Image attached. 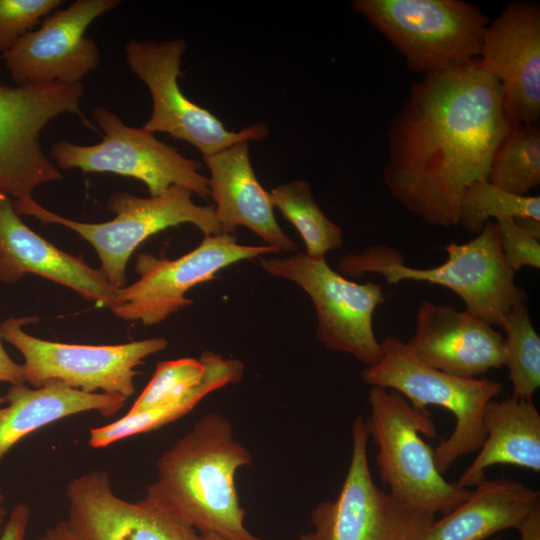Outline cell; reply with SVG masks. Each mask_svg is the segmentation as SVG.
Returning <instances> with one entry per match:
<instances>
[{"mask_svg": "<svg viewBox=\"0 0 540 540\" xmlns=\"http://www.w3.org/2000/svg\"><path fill=\"white\" fill-rule=\"evenodd\" d=\"M269 196L273 207L300 234L305 255L312 259H325L329 251L341 246V228L324 214L306 180L281 184L269 191Z\"/></svg>", "mask_w": 540, "mask_h": 540, "instance_id": "25", "label": "cell"}, {"mask_svg": "<svg viewBox=\"0 0 540 540\" xmlns=\"http://www.w3.org/2000/svg\"><path fill=\"white\" fill-rule=\"evenodd\" d=\"M533 218L540 221V197L507 192L487 179L476 180L464 190L459 221L464 230L479 234L491 219Z\"/></svg>", "mask_w": 540, "mask_h": 540, "instance_id": "28", "label": "cell"}, {"mask_svg": "<svg viewBox=\"0 0 540 540\" xmlns=\"http://www.w3.org/2000/svg\"><path fill=\"white\" fill-rule=\"evenodd\" d=\"M4 500V496L2 494H0V526L4 520V516L6 514V511L5 509L2 508V502Z\"/></svg>", "mask_w": 540, "mask_h": 540, "instance_id": "37", "label": "cell"}, {"mask_svg": "<svg viewBox=\"0 0 540 540\" xmlns=\"http://www.w3.org/2000/svg\"><path fill=\"white\" fill-rule=\"evenodd\" d=\"M192 192L171 186L156 197L142 198L114 193L106 208L115 214L100 223L79 222L42 207L33 198L13 200L19 215L32 216L44 224H58L76 232L96 251L101 270L115 289L126 286V266L136 248L154 234L183 223H190L206 235L223 234L211 205L193 202Z\"/></svg>", "mask_w": 540, "mask_h": 540, "instance_id": "7", "label": "cell"}, {"mask_svg": "<svg viewBox=\"0 0 540 540\" xmlns=\"http://www.w3.org/2000/svg\"><path fill=\"white\" fill-rule=\"evenodd\" d=\"M539 504V492L519 481L485 478L464 502L434 520L423 540H485L516 529Z\"/></svg>", "mask_w": 540, "mask_h": 540, "instance_id": "22", "label": "cell"}, {"mask_svg": "<svg viewBox=\"0 0 540 540\" xmlns=\"http://www.w3.org/2000/svg\"><path fill=\"white\" fill-rule=\"evenodd\" d=\"M380 344V360L360 373L366 384L394 390L418 409L442 407L455 418L453 432L434 449L439 472L443 474L456 460L479 450L485 439L484 407L502 392L501 383L437 370L419 360L393 335H387Z\"/></svg>", "mask_w": 540, "mask_h": 540, "instance_id": "6", "label": "cell"}, {"mask_svg": "<svg viewBox=\"0 0 540 540\" xmlns=\"http://www.w3.org/2000/svg\"><path fill=\"white\" fill-rule=\"evenodd\" d=\"M507 266L516 272L522 267L540 268V237L521 228L513 219L495 222Z\"/></svg>", "mask_w": 540, "mask_h": 540, "instance_id": "31", "label": "cell"}, {"mask_svg": "<svg viewBox=\"0 0 540 540\" xmlns=\"http://www.w3.org/2000/svg\"><path fill=\"white\" fill-rule=\"evenodd\" d=\"M487 180L507 191L527 196L540 184V127L512 126L491 161Z\"/></svg>", "mask_w": 540, "mask_h": 540, "instance_id": "26", "label": "cell"}, {"mask_svg": "<svg viewBox=\"0 0 540 540\" xmlns=\"http://www.w3.org/2000/svg\"><path fill=\"white\" fill-rule=\"evenodd\" d=\"M200 540H223L215 535H201L200 534Z\"/></svg>", "mask_w": 540, "mask_h": 540, "instance_id": "38", "label": "cell"}, {"mask_svg": "<svg viewBox=\"0 0 540 540\" xmlns=\"http://www.w3.org/2000/svg\"><path fill=\"white\" fill-rule=\"evenodd\" d=\"M37 321L36 316L9 317L0 325L2 339L22 354L25 381L34 388L61 383L86 393L116 394L127 399L135 392L136 367L168 345L161 337L117 345L43 340L23 329Z\"/></svg>", "mask_w": 540, "mask_h": 540, "instance_id": "8", "label": "cell"}, {"mask_svg": "<svg viewBox=\"0 0 540 540\" xmlns=\"http://www.w3.org/2000/svg\"><path fill=\"white\" fill-rule=\"evenodd\" d=\"M81 83L11 86L0 82V191L14 200L33 198L40 185L61 179L59 168L44 153L41 132L53 119L82 115Z\"/></svg>", "mask_w": 540, "mask_h": 540, "instance_id": "10", "label": "cell"}, {"mask_svg": "<svg viewBox=\"0 0 540 540\" xmlns=\"http://www.w3.org/2000/svg\"><path fill=\"white\" fill-rule=\"evenodd\" d=\"M62 3V0H0V52L10 50Z\"/></svg>", "mask_w": 540, "mask_h": 540, "instance_id": "30", "label": "cell"}, {"mask_svg": "<svg viewBox=\"0 0 540 540\" xmlns=\"http://www.w3.org/2000/svg\"><path fill=\"white\" fill-rule=\"evenodd\" d=\"M6 403V399L4 396L0 397V405Z\"/></svg>", "mask_w": 540, "mask_h": 540, "instance_id": "39", "label": "cell"}, {"mask_svg": "<svg viewBox=\"0 0 540 540\" xmlns=\"http://www.w3.org/2000/svg\"><path fill=\"white\" fill-rule=\"evenodd\" d=\"M298 540H322L314 531L300 535Z\"/></svg>", "mask_w": 540, "mask_h": 540, "instance_id": "36", "label": "cell"}, {"mask_svg": "<svg viewBox=\"0 0 540 540\" xmlns=\"http://www.w3.org/2000/svg\"><path fill=\"white\" fill-rule=\"evenodd\" d=\"M485 439L457 484L464 488L482 482L494 465H515L540 471V414L533 401L491 399L483 411Z\"/></svg>", "mask_w": 540, "mask_h": 540, "instance_id": "21", "label": "cell"}, {"mask_svg": "<svg viewBox=\"0 0 540 540\" xmlns=\"http://www.w3.org/2000/svg\"><path fill=\"white\" fill-rule=\"evenodd\" d=\"M445 251L443 264L426 269L405 266L401 254L386 246L343 256L338 266L346 276L374 272L389 284L412 280L446 287L462 299L465 310L492 326L501 327L511 308L527 301L526 292L515 283V272L504 260L495 222L488 221L467 243H449Z\"/></svg>", "mask_w": 540, "mask_h": 540, "instance_id": "3", "label": "cell"}, {"mask_svg": "<svg viewBox=\"0 0 540 540\" xmlns=\"http://www.w3.org/2000/svg\"><path fill=\"white\" fill-rule=\"evenodd\" d=\"M370 416L365 422L377 446L375 462L389 493L408 508L432 514L451 512L471 490L448 482L439 472L434 450L420 436L437 437L432 414L413 407L398 392L372 386Z\"/></svg>", "mask_w": 540, "mask_h": 540, "instance_id": "4", "label": "cell"}, {"mask_svg": "<svg viewBox=\"0 0 540 540\" xmlns=\"http://www.w3.org/2000/svg\"><path fill=\"white\" fill-rule=\"evenodd\" d=\"M184 40H131L125 45L131 72L148 88L153 109L143 128L167 133L210 156L242 141H261L269 135L265 123H256L239 132L228 131L210 111L187 98L178 84Z\"/></svg>", "mask_w": 540, "mask_h": 540, "instance_id": "12", "label": "cell"}, {"mask_svg": "<svg viewBox=\"0 0 540 540\" xmlns=\"http://www.w3.org/2000/svg\"><path fill=\"white\" fill-rule=\"evenodd\" d=\"M493 540H505V539H503L502 537H497V538H494Z\"/></svg>", "mask_w": 540, "mask_h": 540, "instance_id": "40", "label": "cell"}, {"mask_svg": "<svg viewBox=\"0 0 540 540\" xmlns=\"http://www.w3.org/2000/svg\"><path fill=\"white\" fill-rule=\"evenodd\" d=\"M281 251L268 245H242L232 234L206 235L190 252L176 259L138 255L135 272L139 278L116 290L113 314L143 325L159 324L171 314L190 305L185 294L193 287L212 280L222 269L262 255Z\"/></svg>", "mask_w": 540, "mask_h": 540, "instance_id": "13", "label": "cell"}, {"mask_svg": "<svg viewBox=\"0 0 540 540\" xmlns=\"http://www.w3.org/2000/svg\"><path fill=\"white\" fill-rule=\"evenodd\" d=\"M36 540H78L69 529L65 520L47 528Z\"/></svg>", "mask_w": 540, "mask_h": 540, "instance_id": "35", "label": "cell"}, {"mask_svg": "<svg viewBox=\"0 0 540 540\" xmlns=\"http://www.w3.org/2000/svg\"><path fill=\"white\" fill-rule=\"evenodd\" d=\"M479 59L499 81L511 124L539 125L540 6L507 4L489 23Z\"/></svg>", "mask_w": 540, "mask_h": 540, "instance_id": "16", "label": "cell"}, {"mask_svg": "<svg viewBox=\"0 0 540 540\" xmlns=\"http://www.w3.org/2000/svg\"><path fill=\"white\" fill-rule=\"evenodd\" d=\"M0 407V460L30 433L62 418L95 411L110 417L120 411L126 398L107 393H86L61 383L30 389L11 385Z\"/></svg>", "mask_w": 540, "mask_h": 540, "instance_id": "23", "label": "cell"}, {"mask_svg": "<svg viewBox=\"0 0 540 540\" xmlns=\"http://www.w3.org/2000/svg\"><path fill=\"white\" fill-rule=\"evenodd\" d=\"M427 365L462 378H477L504 366V336L467 310L422 300L415 331L405 343Z\"/></svg>", "mask_w": 540, "mask_h": 540, "instance_id": "18", "label": "cell"}, {"mask_svg": "<svg viewBox=\"0 0 540 540\" xmlns=\"http://www.w3.org/2000/svg\"><path fill=\"white\" fill-rule=\"evenodd\" d=\"M205 364L199 357L161 361L127 414L134 415L181 399L203 376Z\"/></svg>", "mask_w": 540, "mask_h": 540, "instance_id": "29", "label": "cell"}, {"mask_svg": "<svg viewBox=\"0 0 540 540\" xmlns=\"http://www.w3.org/2000/svg\"><path fill=\"white\" fill-rule=\"evenodd\" d=\"M369 436L363 416L352 425L350 464L335 500L311 512L314 532L322 540H423L435 514L415 511L380 489L368 462Z\"/></svg>", "mask_w": 540, "mask_h": 540, "instance_id": "14", "label": "cell"}, {"mask_svg": "<svg viewBox=\"0 0 540 540\" xmlns=\"http://www.w3.org/2000/svg\"><path fill=\"white\" fill-rule=\"evenodd\" d=\"M352 9L393 44L410 70L423 75L479 59L490 23L463 0H355Z\"/></svg>", "mask_w": 540, "mask_h": 540, "instance_id": "5", "label": "cell"}, {"mask_svg": "<svg viewBox=\"0 0 540 540\" xmlns=\"http://www.w3.org/2000/svg\"><path fill=\"white\" fill-rule=\"evenodd\" d=\"M252 462L230 421L203 415L158 459L157 478L144 499L178 523L223 540H262L245 523L235 474Z\"/></svg>", "mask_w": 540, "mask_h": 540, "instance_id": "2", "label": "cell"}, {"mask_svg": "<svg viewBox=\"0 0 540 540\" xmlns=\"http://www.w3.org/2000/svg\"><path fill=\"white\" fill-rule=\"evenodd\" d=\"M30 514L31 511L27 504H16L4 525L0 540H25Z\"/></svg>", "mask_w": 540, "mask_h": 540, "instance_id": "32", "label": "cell"}, {"mask_svg": "<svg viewBox=\"0 0 540 540\" xmlns=\"http://www.w3.org/2000/svg\"><path fill=\"white\" fill-rule=\"evenodd\" d=\"M0 382L22 385L25 381L23 366L13 361L2 345L0 334Z\"/></svg>", "mask_w": 540, "mask_h": 540, "instance_id": "33", "label": "cell"}, {"mask_svg": "<svg viewBox=\"0 0 540 540\" xmlns=\"http://www.w3.org/2000/svg\"><path fill=\"white\" fill-rule=\"evenodd\" d=\"M200 358L205 364L202 378L179 400L142 413L129 415L89 431V444L103 448L119 440L161 428L191 411L206 395L241 380L244 364L234 358L205 351Z\"/></svg>", "mask_w": 540, "mask_h": 540, "instance_id": "24", "label": "cell"}, {"mask_svg": "<svg viewBox=\"0 0 540 540\" xmlns=\"http://www.w3.org/2000/svg\"><path fill=\"white\" fill-rule=\"evenodd\" d=\"M35 274L76 291L98 307L114 305L116 290L101 269L57 248L20 218L13 200L0 191V282L14 284Z\"/></svg>", "mask_w": 540, "mask_h": 540, "instance_id": "19", "label": "cell"}, {"mask_svg": "<svg viewBox=\"0 0 540 540\" xmlns=\"http://www.w3.org/2000/svg\"><path fill=\"white\" fill-rule=\"evenodd\" d=\"M120 0H77L45 17L39 28L24 35L2 54L19 86L77 84L100 63V50L87 28L115 9Z\"/></svg>", "mask_w": 540, "mask_h": 540, "instance_id": "15", "label": "cell"}, {"mask_svg": "<svg viewBox=\"0 0 540 540\" xmlns=\"http://www.w3.org/2000/svg\"><path fill=\"white\" fill-rule=\"evenodd\" d=\"M260 266L307 293L316 311L317 339L326 348L350 354L366 367L380 360L381 344L372 327L373 313L384 302L378 284L351 281L334 271L325 259H312L305 253L261 258Z\"/></svg>", "mask_w": 540, "mask_h": 540, "instance_id": "11", "label": "cell"}, {"mask_svg": "<svg viewBox=\"0 0 540 540\" xmlns=\"http://www.w3.org/2000/svg\"><path fill=\"white\" fill-rule=\"evenodd\" d=\"M210 171L208 185L214 214L222 233L243 226L266 245L295 254L296 243L281 229L269 191L258 181L249 157V141H242L203 157Z\"/></svg>", "mask_w": 540, "mask_h": 540, "instance_id": "20", "label": "cell"}, {"mask_svg": "<svg viewBox=\"0 0 540 540\" xmlns=\"http://www.w3.org/2000/svg\"><path fill=\"white\" fill-rule=\"evenodd\" d=\"M516 529L520 540H540V504L528 513Z\"/></svg>", "mask_w": 540, "mask_h": 540, "instance_id": "34", "label": "cell"}, {"mask_svg": "<svg viewBox=\"0 0 540 540\" xmlns=\"http://www.w3.org/2000/svg\"><path fill=\"white\" fill-rule=\"evenodd\" d=\"M504 366L512 385V397L532 401L540 386V338L533 327L527 301L514 305L505 315Z\"/></svg>", "mask_w": 540, "mask_h": 540, "instance_id": "27", "label": "cell"}, {"mask_svg": "<svg viewBox=\"0 0 540 540\" xmlns=\"http://www.w3.org/2000/svg\"><path fill=\"white\" fill-rule=\"evenodd\" d=\"M92 119L103 132V140L94 145L54 143L50 157L57 167L135 178L146 185L150 197L171 186H182L203 199L210 196L208 177L199 172L200 162L183 156L145 128L126 125L102 106L92 111Z\"/></svg>", "mask_w": 540, "mask_h": 540, "instance_id": "9", "label": "cell"}, {"mask_svg": "<svg viewBox=\"0 0 540 540\" xmlns=\"http://www.w3.org/2000/svg\"><path fill=\"white\" fill-rule=\"evenodd\" d=\"M69 529L78 540H200L188 528L143 499L130 502L112 489L109 474L89 471L66 488Z\"/></svg>", "mask_w": 540, "mask_h": 540, "instance_id": "17", "label": "cell"}, {"mask_svg": "<svg viewBox=\"0 0 540 540\" xmlns=\"http://www.w3.org/2000/svg\"><path fill=\"white\" fill-rule=\"evenodd\" d=\"M512 126L499 81L480 59L423 75L388 130L391 197L428 225H458L464 190L487 179Z\"/></svg>", "mask_w": 540, "mask_h": 540, "instance_id": "1", "label": "cell"}]
</instances>
